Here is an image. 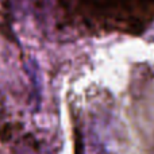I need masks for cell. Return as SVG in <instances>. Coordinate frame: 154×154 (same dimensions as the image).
Returning a JSON list of instances; mask_svg holds the SVG:
<instances>
[{"label": "cell", "instance_id": "6da1fadb", "mask_svg": "<svg viewBox=\"0 0 154 154\" xmlns=\"http://www.w3.org/2000/svg\"><path fill=\"white\" fill-rule=\"evenodd\" d=\"M58 16L81 34L141 35L154 22V0H58Z\"/></svg>", "mask_w": 154, "mask_h": 154}]
</instances>
